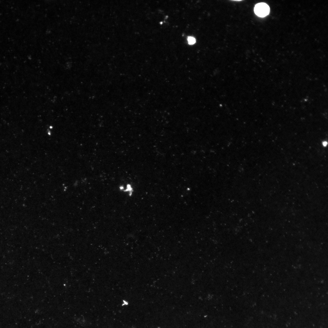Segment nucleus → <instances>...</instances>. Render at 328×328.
Returning <instances> with one entry per match:
<instances>
[{
	"label": "nucleus",
	"instance_id": "nucleus-1",
	"mask_svg": "<svg viewBox=\"0 0 328 328\" xmlns=\"http://www.w3.org/2000/svg\"><path fill=\"white\" fill-rule=\"evenodd\" d=\"M270 8L266 4L260 3L257 4L254 8V12L258 16L264 17L268 15L269 12Z\"/></svg>",
	"mask_w": 328,
	"mask_h": 328
},
{
	"label": "nucleus",
	"instance_id": "nucleus-2",
	"mask_svg": "<svg viewBox=\"0 0 328 328\" xmlns=\"http://www.w3.org/2000/svg\"><path fill=\"white\" fill-rule=\"evenodd\" d=\"M188 43L190 44H193L195 43L196 42V39L194 37H193L190 36L188 38Z\"/></svg>",
	"mask_w": 328,
	"mask_h": 328
},
{
	"label": "nucleus",
	"instance_id": "nucleus-3",
	"mask_svg": "<svg viewBox=\"0 0 328 328\" xmlns=\"http://www.w3.org/2000/svg\"><path fill=\"white\" fill-rule=\"evenodd\" d=\"M327 142H326V141L324 142H323V145L324 146H326L327 145Z\"/></svg>",
	"mask_w": 328,
	"mask_h": 328
}]
</instances>
